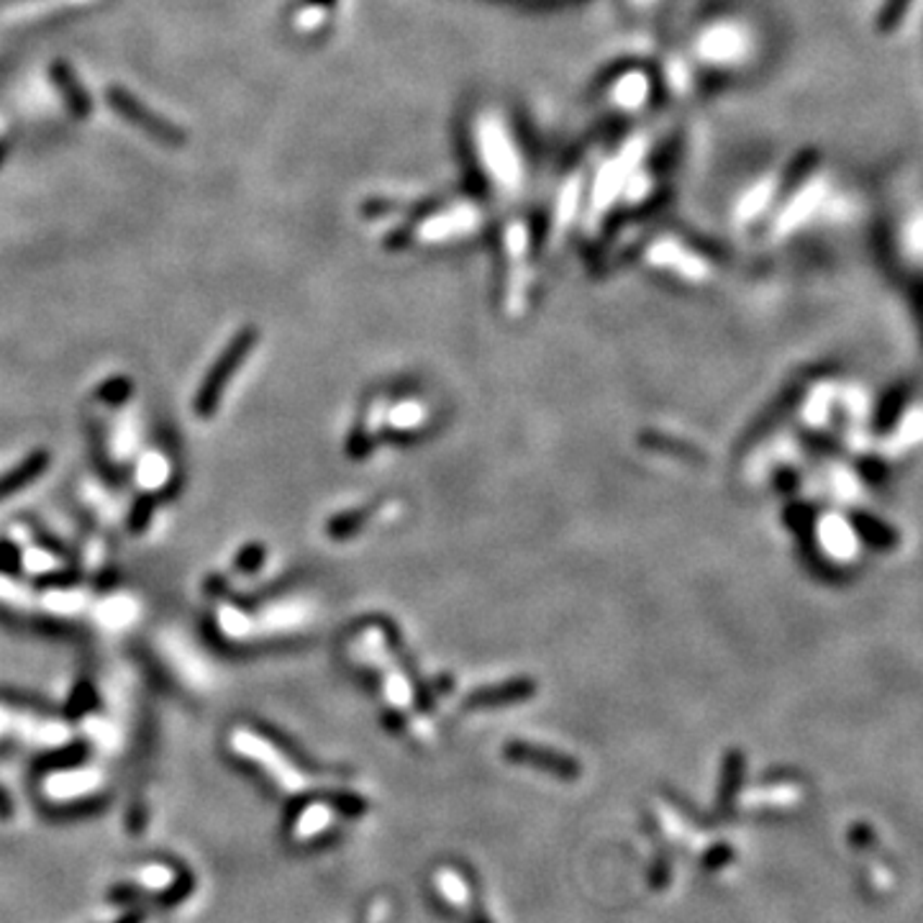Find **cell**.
Wrapping results in <instances>:
<instances>
[{
    "instance_id": "obj_22",
    "label": "cell",
    "mask_w": 923,
    "mask_h": 923,
    "mask_svg": "<svg viewBox=\"0 0 923 923\" xmlns=\"http://www.w3.org/2000/svg\"><path fill=\"white\" fill-rule=\"evenodd\" d=\"M834 490H836V495H839V498L851 501V498H855L857 482L849 478L847 470H834Z\"/></svg>"
},
{
    "instance_id": "obj_5",
    "label": "cell",
    "mask_w": 923,
    "mask_h": 923,
    "mask_svg": "<svg viewBox=\"0 0 923 923\" xmlns=\"http://www.w3.org/2000/svg\"><path fill=\"white\" fill-rule=\"evenodd\" d=\"M649 262L657 267L672 269V273H678L680 277H685V280H706L708 277V265L700 257H695V254L685 252L680 244H655L649 252Z\"/></svg>"
},
{
    "instance_id": "obj_3",
    "label": "cell",
    "mask_w": 923,
    "mask_h": 923,
    "mask_svg": "<svg viewBox=\"0 0 923 923\" xmlns=\"http://www.w3.org/2000/svg\"><path fill=\"white\" fill-rule=\"evenodd\" d=\"M815 539H819V546L826 554L829 559H834V562H855L857 552H859V539L857 531L847 518L839 514H826L819 518V523H815Z\"/></svg>"
},
{
    "instance_id": "obj_8",
    "label": "cell",
    "mask_w": 923,
    "mask_h": 923,
    "mask_svg": "<svg viewBox=\"0 0 923 923\" xmlns=\"http://www.w3.org/2000/svg\"><path fill=\"white\" fill-rule=\"evenodd\" d=\"M169 480V462L157 450L144 452L137 467V482L141 490H160Z\"/></svg>"
},
{
    "instance_id": "obj_9",
    "label": "cell",
    "mask_w": 923,
    "mask_h": 923,
    "mask_svg": "<svg viewBox=\"0 0 923 923\" xmlns=\"http://www.w3.org/2000/svg\"><path fill=\"white\" fill-rule=\"evenodd\" d=\"M536 691L534 683L521 680V683H506L498 687H485V691L470 695V706H498V703L523 700Z\"/></svg>"
},
{
    "instance_id": "obj_13",
    "label": "cell",
    "mask_w": 923,
    "mask_h": 923,
    "mask_svg": "<svg viewBox=\"0 0 923 923\" xmlns=\"http://www.w3.org/2000/svg\"><path fill=\"white\" fill-rule=\"evenodd\" d=\"M437 890L442 893L446 903H454L457 908L467 906V898H470V893H467L465 880H462L457 872L452 870H439L437 872Z\"/></svg>"
},
{
    "instance_id": "obj_1",
    "label": "cell",
    "mask_w": 923,
    "mask_h": 923,
    "mask_svg": "<svg viewBox=\"0 0 923 923\" xmlns=\"http://www.w3.org/2000/svg\"><path fill=\"white\" fill-rule=\"evenodd\" d=\"M252 344H254V331H241L231 342L229 350L218 357V362L211 369V375L203 380L201 390H198V397H195L198 416H213V410L218 408V401H222L224 395V388L229 385L233 375H237V367L241 365V359L252 352Z\"/></svg>"
},
{
    "instance_id": "obj_15",
    "label": "cell",
    "mask_w": 923,
    "mask_h": 923,
    "mask_svg": "<svg viewBox=\"0 0 923 923\" xmlns=\"http://www.w3.org/2000/svg\"><path fill=\"white\" fill-rule=\"evenodd\" d=\"M0 603L11 608H28L31 606V591L21 582L0 574Z\"/></svg>"
},
{
    "instance_id": "obj_19",
    "label": "cell",
    "mask_w": 923,
    "mask_h": 923,
    "mask_svg": "<svg viewBox=\"0 0 923 923\" xmlns=\"http://www.w3.org/2000/svg\"><path fill=\"white\" fill-rule=\"evenodd\" d=\"M101 614H103L101 619H103L105 627L118 629V627H126V623L131 621L134 606L126 598H111V600H105V606L101 608Z\"/></svg>"
},
{
    "instance_id": "obj_16",
    "label": "cell",
    "mask_w": 923,
    "mask_h": 923,
    "mask_svg": "<svg viewBox=\"0 0 923 923\" xmlns=\"http://www.w3.org/2000/svg\"><path fill=\"white\" fill-rule=\"evenodd\" d=\"M831 388H815V393H811L806 403V421L811 426H819L829 418V408H831Z\"/></svg>"
},
{
    "instance_id": "obj_21",
    "label": "cell",
    "mask_w": 923,
    "mask_h": 923,
    "mask_svg": "<svg viewBox=\"0 0 923 923\" xmlns=\"http://www.w3.org/2000/svg\"><path fill=\"white\" fill-rule=\"evenodd\" d=\"M742 775V757H731L726 762V772H723V787H721V806H729L734 798L736 780Z\"/></svg>"
},
{
    "instance_id": "obj_4",
    "label": "cell",
    "mask_w": 923,
    "mask_h": 923,
    "mask_svg": "<svg viewBox=\"0 0 923 923\" xmlns=\"http://www.w3.org/2000/svg\"><path fill=\"white\" fill-rule=\"evenodd\" d=\"M506 755L510 757V762H521V764H531L536 767V770L549 772V775L572 780L580 775V764L574 762L572 757L559 755V751H552L546 747H534V744H508Z\"/></svg>"
},
{
    "instance_id": "obj_20",
    "label": "cell",
    "mask_w": 923,
    "mask_h": 923,
    "mask_svg": "<svg viewBox=\"0 0 923 923\" xmlns=\"http://www.w3.org/2000/svg\"><path fill=\"white\" fill-rule=\"evenodd\" d=\"M56 559L52 554L45 549H37V546H26L24 549V570L31 574H45L49 570H54Z\"/></svg>"
},
{
    "instance_id": "obj_11",
    "label": "cell",
    "mask_w": 923,
    "mask_h": 923,
    "mask_svg": "<svg viewBox=\"0 0 923 923\" xmlns=\"http://www.w3.org/2000/svg\"><path fill=\"white\" fill-rule=\"evenodd\" d=\"M385 423L395 431H416L418 426L426 423V406L418 401H401L393 408H388Z\"/></svg>"
},
{
    "instance_id": "obj_7",
    "label": "cell",
    "mask_w": 923,
    "mask_h": 923,
    "mask_svg": "<svg viewBox=\"0 0 923 923\" xmlns=\"http://www.w3.org/2000/svg\"><path fill=\"white\" fill-rule=\"evenodd\" d=\"M45 467H47V454L45 452L31 454V457H28L24 465L13 467L9 475H3V478H0V501L11 498V495L16 493L18 488H26L28 482L37 480L39 475L45 472Z\"/></svg>"
},
{
    "instance_id": "obj_12",
    "label": "cell",
    "mask_w": 923,
    "mask_h": 923,
    "mask_svg": "<svg viewBox=\"0 0 923 923\" xmlns=\"http://www.w3.org/2000/svg\"><path fill=\"white\" fill-rule=\"evenodd\" d=\"M45 608L56 616H75L85 608V593L56 587V591H49L45 595Z\"/></svg>"
},
{
    "instance_id": "obj_10",
    "label": "cell",
    "mask_w": 923,
    "mask_h": 923,
    "mask_svg": "<svg viewBox=\"0 0 923 923\" xmlns=\"http://www.w3.org/2000/svg\"><path fill=\"white\" fill-rule=\"evenodd\" d=\"M52 75H54V83H56V88H60L62 92H65V98H67V103H69V109H73L77 116H85V113L90 111V105H88V96H85V90L80 88V85H77V80H75V75H73V69H69L65 62H56V65L52 67Z\"/></svg>"
},
{
    "instance_id": "obj_2",
    "label": "cell",
    "mask_w": 923,
    "mask_h": 923,
    "mask_svg": "<svg viewBox=\"0 0 923 923\" xmlns=\"http://www.w3.org/2000/svg\"><path fill=\"white\" fill-rule=\"evenodd\" d=\"M109 103L113 105V111L121 113L124 118H129L134 126H139V129H144L149 137L162 141V144L167 147H180L185 141V134L180 129H175L173 124L165 118H160L157 113L149 111L144 103L139 101V98H134L126 88H118V85H113L109 88Z\"/></svg>"
},
{
    "instance_id": "obj_17",
    "label": "cell",
    "mask_w": 923,
    "mask_h": 923,
    "mask_svg": "<svg viewBox=\"0 0 923 923\" xmlns=\"http://www.w3.org/2000/svg\"><path fill=\"white\" fill-rule=\"evenodd\" d=\"M218 614H222V616H218V623H222V629L229 636L244 638L252 631V621L233 606H224L222 610H218Z\"/></svg>"
},
{
    "instance_id": "obj_6",
    "label": "cell",
    "mask_w": 923,
    "mask_h": 923,
    "mask_svg": "<svg viewBox=\"0 0 923 923\" xmlns=\"http://www.w3.org/2000/svg\"><path fill=\"white\" fill-rule=\"evenodd\" d=\"M475 224H478V216H475V211L446 213V216H439V218H434V222L423 224L421 237L426 241H439V239L454 237V233L470 231V229H475Z\"/></svg>"
},
{
    "instance_id": "obj_14",
    "label": "cell",
    "mask_w": 923,
    "mask_h": 923,
    "mask_svg": "<svg viewBox=\"0 0 923 923\" xmlns=\"http://www.w3.org/2000/svg\"><path fill=\"white\" fill-rule=\"evenodd\" d=\"M305 619V608L295 606V603H286V606H277L265 614V629L273 631H286L298 627Z\"/></svg>"
},
{
    "instance_id": "obj_18",
    "label": "cell",
    "mask_w": 923,
    "mask_h": 923,
    "mask_svg": "<svg viewBox=\"0 0 923 923\" xmlns=\"http://www.w3.org/2000/svg\"><path fill=\"white\" fill-rule=\"evenodd\" d=\"M385 695L388 700L393 703L395 708H406L410 706V700H414V691H410V683L406 678H403L401 672H388L385 678Z\"/></svg>"
},
{
    "instance_id": "obj_23",
    "label": "cell",
    "mask_w": 923,
    "mask_h": 923,
    "mask_svg": "<svg viewBox=\"0 0 923 923\" xmlns=\"http://www.w3.org/2000/svg\"><path fill=\"white\" fill-rule=\"evenodd\" d=\"M729 857H731V849H729V847H719V849H713V851H711V857H708L706 868H708V870L721 868V864H726V859H729Z\"/></svg>"
}]
</instances>
